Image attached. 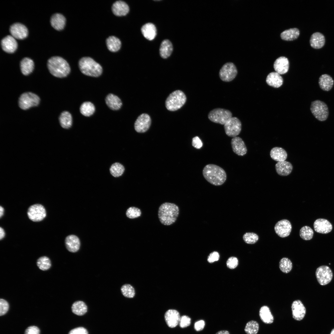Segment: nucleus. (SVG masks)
Wrapping results in <instances>:
<instances>
[{"label": "nucleus", "mask_w": 334, "mask_h": 334, "mask_svg": "<svg viewBox=\"0 0 334 334\" xmlns=\"http://www.w3.org/2000/svg\"><path fill=\"white\" fill-rule=\"evenodd\" d=\"M203 175L206 181L216 186L223 184L227 179V174L221 167L213 164L205 165L202 171Z\"/></svg>", "instance_id": "f257e3e1"}, {"label": "nucleus", "mask_w": 334, "mask_h": 334, "mask_svg": "<svg viewBox=\"0 0 334 334\" xmlns=\"http://www.w3.org/2000/svg\"><path fill=\"white\" fill-rule=\"evenodd\" d=\"M47 67L53 76L59 78L67 77L71 72V68L67 62L59 56H54L49 59Z\"/></svg>", "instance_id": "f03ea898"}, {"label": "nucleus", "mask_w": 334, "mask_h": 334, "mask_svg": "<svg viewBox=\"0 0 334 334\" xmlns=\"http://www.w3.org/2000/svg\"><path fill=\"white\" fill-rule=\"evenodd\" d=\"M179 214V208L175 204L168 202L164 203L159 207L158 216L163 225H169L176 221Z\"/></svg>", "instance_id": "7ed1b4c3"}, {"label": "nucleus", "mask_w": 334, "mask_h": 334, "mask_svg": "<svg viewBox=\"0 0 334 334\" xmlns=\"http://www.w3.org/2000/svg\"><path fill=\"white\" fill-rule=\"evenodd\" d=\"M78 65L81 72L87 76L98 77L102 72L103 69L101 65L89 57L81 58Z\"/></svg>", "instance_id": "20e7f679"}, {"label": "nucleus", "mask_w": 334, "mask_h": 334, "mask_svg": "<svg viewBox=\"0 0 334 334\" xmlns=\"http://www.w3.org/2000/svg\"><path fill=\"white\" fill-rule=\"evenodd\" d=\"M186 97L181 90H175L170 93L165 102L167 109L170 111H175L180 109L186 103Z\"/></svg>", "instance_id": "39448f33"}, {"label": "nucleus", "mask_w": 334, "mask_h": 334, "mask_svg": "<svg viewBox=\"0 0 334 334\" xmlns=\"http://www.w3.org/2000/svg\"><path fill=\"white\" fill-rule=\"evenodd\" d=\"M41 99L36 94L30 92H25L19 97L18 104L21 109L26 110L33 107L37 106L40 104Z\"/></svg>", "instance_id": "423d86ee"}, {"label": "nucleus", "mask_w": 334, "mask_h": 334, "mask_svg": "<svg viewBox=\"0 0 334 334\" xmlns=\"http://www.w3.org/2000/svg\"><path fill=\"white\" fill-rule=\"evenodd\" d=\"M232 117V113L229 110L221 108H216L210 111L208 118L211 122L224 125Z\"/></svg>", "instance_id": "0eeeda50"}, {"label": "nucleus", "mask_w": 334, "mask_h": 334, "mask_svg": "<svg viewBox=\"0 0 334 334\" xmlns=\"http://www.w3.org/2000/svg\"><path fill=\"white\" fill-rule=\"evenodd\" d=\"M310 110L315 118L320 121H324L328 117V107L327 104L323 101L316 100L312 102Z\"/></svg>", "instance_id": "6e6552de"}, {"label": "nucleus", "mask_w": 334, "mask_h": 334, "mask_svg": "<svg viewBox=\"0 0 334 334\" xmlns=\"http://www.w3.org/2000/svg\"><path fill=\"white\" fill-rule=\"evenodd\" d=\"M238 70L235 64L232 62L225 64L220 69L219 75L220 79L225 82L233 80L238 74Z\"/></svg>", "instance_id": "1a4fd4ad"}, {"label": "nucleus", "mask_w": 334, "mask_h": 334, "mask_svg": "<svg viewBox=\"0 0 334 334\" xmlns=\"http://www.w3.org/2000/svg\"><path fill=\"white\" fill-rule=\"evenodd\" d=\"M225 132L228 136L234 137L238 136L242 130V123L236 117H232L224 125Z\"/></svg>", "instance_id": "9d476101"}, {"label": "nucleus", "mask_w": 334, "mask_h": 334, "mask_svg": "<svg viewBox=\"0 0 334 334\" xmlns=\"http://www.w3.org/2000/svg\"><path fill=\"white\" fill-rule=\"evenodd\" d=\"M27 215L29 218L34 222L40 221L43 220L46 215L44 207L40 204L31 206L28 208Z\"/></svg>", "instance_id": "9b49d317"}, {"label": "nucleus", "mask_w": 334, "mask_h": 334, "mask_svg": "<svg viewBox=\"0 0 334 334\" xmlns=\"http://www.w3.org/2000/svg\"><path fill=\"white\" fill-rule=\"evenodd\" d=\"M315 275L318 283L322 285L329 283L333 276L331 269L326 265H322L318 267L316 271Z\"/></svg>", "instance_id": "f8f14e48"}, {"label": "nucleus", "mask_w": 334, "mask_h": 334, "mask_svg": "<svg viewBox=\"0 0 334 334\" xmlns=\"http://www.w3.org/2000/svg\"><path fill=\"white\" fill-rule=\"evenodd\" d=\"M151 122V118L147 114L143 113L137 118L134 124L135 130L139 133H143L149 128Z\"/></svg>", "instance_id": "ddd939ff"}, {"label": "nucleus", "mask_w": 334, "mask_h": 334, "mask_svg": "<svg viewBox=\"0 0 334 334\" xmlns=\"http://www.w3.org/2000/svg\"><path fill=\"white\" fill-rule=\"evenodd\" d=\"M11 35L15 38L18 40H23L27 37L28 30L27 28L24 24L16 23L11 25L9 28Z\"/></svg>", "instance_id": "4468645a"}, {"label": "nucleus", "mask_w": 334, "mask_h": 334, "mask_svg": "<svg viewBox=\"0 0 334 334\" xmlns=\"http://www.w3.org/2000/svg\"><path fill=\"white\" fill-rule=\"evenodd\" d=\"M292 228L291 223L286 219H283L278 221L274 227L276 233L281 238L289 236L291 231Z\"/></svg>", "instance_id": "2eb2a0df"}, {"label": "nucleus", "mask_w": 334, "mask_h": 334, "mask_svg": "<svg viewBox=\"0 0 334 334\" xmlns=\"http://www.w3.org/2000/svg\"><path fill=\"white\" fill-rule=\"evenodd\" d=\"M2 49L5 52L12 54L16 50L18 44L15 39L11 35H7L4 37L1 41Z\"/></svg>", "instance_id": "dca6fc26"}, {"label": "nucleus", "mask_w": 334, "mask_h": 334, "mask_svg": "<svg viewBox=\"0 0 334 334\" xmlns=\"http://www.w3.org/2000/svg\"><path fill=\"white\" fill-rule=\"evenodd\" d=\"M231 144L233 152L239 156H243L246 154L247 150L245 144L239 137L236 136L232 138Z\"/></svg>", "instance_id": "f3484780"}, {"label": "nucleus", "mask_w": 334, "mask_h": 334, "mask_svg": "<svg viewBox=\"0 0 334 334\" xmlns=\"http://www.w3.org/2000/svg\"><path fill=\"white\" fill-rule=\"evenodd\" d=\"M293 318L298 321L302 320L306 313V309L302 302L299 300L294 301L291 306Z\"/></svg>", "instance_id": "a211bd4d"}, {"label": "nucleus", "mask_w": 334, "mask_h": 334, "mask_svg": "<svg viewBox=\"0 0 334 334\" xmlns=\"http://www.w3.org/2000/svg\"><path fill=\"white\" fill-rule=\"evenodd\" d=\"M165 319L167 325L170 328H174L179 324L180 316L179 312L174 309H169L165 313Z\"/></svg>", "instance_id": "6ab92c4d"}, {"label": "nucleus", "mask_w": 334, "mask_h": 334, "mask_svg": "<svg viewBox=\"0 0 334 334\" xmlns=\"http://www.w3.org/2000/svg\"><path fill=\"white\" fill-rule=\"evenodd\" d=\"M315 231L318 233L326 234L330 232L332 229L331 224L327 220L319 218L316 220L314 223Z\"/></svg>", "instance_id": "aec40b11"}, {"label": "nucleus", "mask_w": 334, "mask_h": 334, "mask_svg": "<svg viewBox=\"0 0 334 334\" xmlns=\"http://www.w3.org/2000/svg\"><path fill=\"white\" fill-rule=\"evenodd\" d=\"M273 67L276 72L280 75L284 74L288 72L289 69L288 59L285 57H280L275 60Z\"/></svg>", "instance_id": "412c9836"}, {"label": "nucleus", "mask_w": 334, "mask_h": 334, "mask_svg": "<svg viewBox=\"0 0 334 334\" xmlns=\"http://www.w3.org/2000/svg\"><path fill=\"white\" fill-rule=\"evenodd\" d=\"M112 10L115 15L121 16L126 15L129 12V8L125 2L119 0L116 1L113 4Z\"/></svg>", "instance_id": "4be33fe9"}, {"label": "nucleus", "mask_w": 334, "mask_h": 334, "mask_svg": "<svg viewBox=\"0 0 334 334\" xmlns=\"http://www.w3.org/2000/svg\"><path fill=\"white\" fill-rule=\"evenodd\" d=\"M65 246L67 249L70 252L75 253L79 250L80 243L79 239L77 236L71 235L66 237L65 239Z\"/></svg>", "instance_id": "5701e85b"}, {"label": "nucleus", "mask_w": 334, "mask_h": 334, "mask_svg": "<svg viewBox=\"0 0 334 334\" xmlns=\"http://www.w3.org/2000/svg\"><path fill=\"white\" fill-rule=\"evenodd\" d=\"M277 173L281 176H287L292 172L293 166L292 164L287 161L278 162L275 165Z\"/></svg>", "instance_id": "b1692460"}, {"label": "nucleus", "mask_w": 334, "mask_h": 334, "mask_svg": "<svg viewBox=\"0 0 334 334\" xmlns=\"http://www.w3.org/2000/svg\"><path fill=\"white\" fill-rule=\"evenodd\" d=\"M66 23V19L62 14L56 13L54 14L50 19V23L52 27L57 31L63 29Z\"/></svg>", "instance_id": "393cba45"}, {"label": "nucleus", "mask_w": 334, "mask_h": 334, "mask_svg": "<svg viewBox=\"0 0 334 334\" xmlns=\"http://www.w3.org/2000/svg\"><path fill=\"white\" fill-rule=\"evenodd\" d=\"M19 65L22 74L25 76H28L31 74L34 68L33 61L28 57L23 58L20 62Z\"/></svg>", "instance_id": "a878e982"}, {"label": "nucleus", "mask_w": 334, "mask_h": 334, "mask_svg": "<svg viewBox=\"0 0 334 334\" xmlns=\"http://www.w3.org/2000/svg\"><path fill=\"white\" fill-rule=\"evenodd\" d=\"M105 102L107 106L113 110L119 109L122 105V102L120 98L112 93L107 96L105 98Z\"/></svg>", "instance_id": "bb28decb"}, {"label": "nucleus", "mask_w": 334, "mask_h": 334, "mask_svg": "<svg viewBox=\"0 0 334 334\" xmlns=\"http://www.w3.org/2000/svg\"><path fill=\"white\" fill-rule=\"evenodd\" d=\"M141 31L144 37L150 41L154 39L156 35V28L152 23H147L143 25L141 28Z\"/></svg>", "instance_id": "cd10ccee"}, {"label": "nucleus", "mask_w": 334, "mask_h": 334, "mask_svg": "<svg viewBox=\"0 0 334 334\" xmlns=\"http://www.w3.org/2000/svg\"><path fill=\"white\" fill-rule=\"evenodd\" d=\"M334 81L332 77L327 74L321 75L319 78V84L320 88L325 91H328L332 88Z\"/></svg>", "instance_id": "c85d7f7f"}, {"label": "nucleus", "mask_w": 334, "mask_h": 334, "mask_svg": "<svg viewBox=\"0 0 334 334\" xmlns=\"http://www.w3.org/2000/svg\"><path fill=\"white\" fill-rule=\"evenodd\" d=\"M283 81L281 76L276 72L270 73L266 79L267 84L275 88H278L281 86L283 84Z\"/></svg>", "instance_id": "c756f323"}, {"label": "nucleus", "mask_w": 334, "mask_h": 334, "mask_svg": "<svg viewBox=\"0 0 334 334\" xmlns=\"http://www.w3.org/2000/svg\"><path fill=\"white\" fill-rule=\"evenodd\" d=\"M270 154L273 160L277 162L285 161L288 156L287 152L284 148L277 147L272 148Z\"/></svg>", "instance_id": "7c9ffc66"}, {"label": "nucleus", "mask_w": 334, "mask_h": 334, "mask_svg": "<svg viewBox=\"0 0 334 334\" xmlns=\"http://www.w3.org/2000/svg\"><path fill=\"white\" fill-rule=\"evenodd\" d=\"M310 42V45L312 48L315 49H319L324 46L325 39L324 36L322 33L319 32H316L311 35Z\"/></svg>", "instance_id": "2f4dec72"}, {"label": "nucleus", "mask_w": 334, "mask_h": 334, "mask_svg": "<svg viewBox=\"0 0 334 334\" xmlns=\"http://www.w3.org/2000/svg\"><path fill=\"white\" fill-rule=\"evenodd\" d=\"M58 120L60 126L64 129H69L72 126V116L68 111H64L61 112L59 116Z\"/></svg>", "instance_id": "473e14b6"}, {"label": "nucleus", "mask_w": 334, "mask_h": 334, "mask_svg": "<svg viewBox=\"0 0 334 334\" xmlns=\"http://www.w3.org/2000/svg\"><path fill=\"white\" fill-rule=\"evenodd\" d=\"M173 50V47L171 42L168 40L165 39L161 42L159 49L161 56L163 58L169 57Z\"/></svg>", "instance_id": "72a5a7b5"}, {"label": "nucleus", "mask_w": 334, "mask_h": 334, "mask_svg": "<svg viewBox=\"0 0 334 334\" xmlns=\"http://www.w3.org/2000/svg\"><path fill=\"white\" fill-rule=\"evenodd\" d=\"M259 315L262 321L266 324H271L274 321V317L269 307L263 306L260 308Z\"/></svg>", "instance_id": "f704fd0d"}, {"label": "nucleus", "mask_w": 334, "mask_h": 334, "mask_svg": "<svg viewBox=\"0 0 334 334\" xmlns=\"http://www.w3.org/2000/svg\"><path fill=\"white\" fill-rule=\"evenodd\" d=\"M106 44L108 49L112 52H116L121 48V43L120 40L114 36H110L106 40Z\"/></svg>", "instance_id": "c9c22d12"}, {"label": "nucleus", "mask_w": 334, "mask_h": 334, "mask_svg": "<svg viewBox=\"0 0 334 334\" xmlns=\"http://www.w3.org/2000/svg\"><path fill=\"white\" fill-rule=\"evenodd\" d=\"M300 34L299 29L294 28L287 29L280 34L281 38L286 41H293L297 39Z\"/></svg>", "instance_id": "e433bc0d"}, {"label": "nucleus", "mask_w": 334, "mask_h": 334, "mask_svg": "<svg viewBox=\"0 0 334 334\" xmlns=\"http://www.w3.org/2000/svg\"><path fill=\"white\" fill-rule=\"evenodd\" d=\"M72 312L79 316L84 315L87 310V306L83 301H78L74 302L71 307Z\"/></svg>", "instance_id": "4c0bfd02"}, {"label": "nucleus", "mask_w": 334, "mask_h": 334, "mask_svg": "<svg viewBox=\"0 0 334 334\" xmlns=\"http://www.w3.org/2000/svg\"><path fill=\"white\" fill-rule=\"evenodd\" d=\"M95 110L94 105L90 102L86 101L83 103L80 107V111L84 116L89 117L92 115Z\"/></svg>", "instance_id": "58836bf2"}, {"label": "nucleus", "mask_w": 334, "mask_h": 334, "mask_svg": "<svg viewBox=\"0 0 334 334\" xmlns=\"http://www.w3.org/2000/svg\"><path fill=\"white\" fill-rule=\"evenodd\" d=\"M125 170L124 166L118 162L113 164L109 169L110 173L114 177H118L121 176Z\"/></svg>", "instance_id": "ea45409f"}, {"label": "nucleus", "mask_w": 334, "mask_h": 334, "mask_svg": "<svg viewBox=\"0 0 334 334\" xmlns=\"http://www.w3.org/2000/svg\"><path fill=\"white\" fill-rule=\"evenodd\" d=\"M279 268L282 272L285 273H288L292 269V262L288 258H283L280 261Z\"/></svg>", "instance_id": "a19ab883"}, {"label": "nucleus", "mask_w": 334, "mask_h": 334, "mask_svg": "<svg viewBox=\"0 0 334 334\" xmlns=\"http://www.w3.org/2000/svg\"><path fill=\"white\" fill-rule=\"evenodd\" d=\"M259 329V325L256 321L251 320L246 324L244 331L246 334H257Z\"/></svg>", "instance_id": "79ce46f5"}, {"label": "nucleus", "mask_w": 334, "mask_h": 334, "mask_svg": "<svg viewBox=\"0 0 334 334\" xmlns=\"http://www.w3.org/2000/svg\"><path fill=\"white\" fill-rule=\"evenodd\" d=\"M314 232L312 229L307 226L302 227L300 229L299 234L301 238L305 240L311 239L313 237Z\"/></svg>", "instance_id": "37998d69"}, {"label": "nucleus", "mask_w": 334, "mask_h": 334, "mask_svg": "<svg viewBox=\"0 0 334 334\" xmlns=\"http://www.w3.org/2000/svg\"><path fill=\"white\" fill-rule=\"evenodd\" d=\"M37 265L41 270L46 271L51 267V263L49 258L43 256L40 257L37 259Z\"/></svg>", "instance_id": "c03bdc74"}, {"label": "nucleus", "mask_w": 334, "mask_h": 334, "mask_svg": "<svg viewBox=\"0 0 334 334\" xmlns=\"http://www.w3.org/2000/svg\"><path fill=\"white\" fill-rule=\"evenodd\" d=\"M121 290L122 295L126 298H132L135 295V290L133 287L130 284L123 285L121 287Z\"/></svg>", "instance_id": "a18cd8bd"}, {"label": "nucleus", "mask_w": 334, "mask_h": 334, "mask_svg": "<svg viewBox=\"0 0 334 334\" xmlns=\"http://www.w3.org/2000/svg\"><path fill=\"white\" fill-rule=\"evenodd\" d=\"M259 239L258 235L253 232H246L243 236L244 242L248 244H254L257 242Z\"/></svg>", "instance_id": "49530a36"}, {"label": "nucleus", "mask_w": 334, "mask_h": 334, "mask_svg": "<svg viewBox=\"0 0 334 334\" xmlns=\"http://www.w3.org/2000/svg\"><path fill=\"white\" fill-rule=\"evenodd\" d=\"M141 214L140 210L134 207L129 208L126 210V216L130 219H134L139 217Z\"/></svg>", "instance_id": "de8ad7c7"}, {"label": "nucleus", "mask_w": 334, "mask_h": 334, "mask_svg": "<svg viewBox=\"0 0 334 334\" xmlns=\"http://www.w3.org/2000/svg\"><path fill=\"white\" fill-rule=\"evenodd\" d=\"M191 323V319L186 315L180 317L179 324L182 328H184L189 326Z\"/></svg>", "instance_id": "09e8293b"}, {"label": "nucleus", "mask_w": 334, "mask_h": 334, "mask_svg": "<svg viewBox=\"0 0 334 334\" xmlns=\"http://www.w3.org/2000/svg\"><path fill=\"white\" fill-rule=\"evenodd\" d=\"M9 305L8 302L5 300L1 299L0 300V315L2 316L5 314L8 311Z\"/></svg>", "instance_id": "8fccbe9b"}, {"label": "nucleus", "mask_w": 334, "mask_h": 334, "mask_svg": "<svg viewBox=\"0 0 334 334\" xmlns=\"http://www.w3.org/2000/svg\"><path fill=\"white\" fill-rule=\"evenodd\" d=\"M238 259L234 257H229L226 262L227 267L230 269L235 268L238 265Z\"/></svg>", "instance_id": "3c124183"}, {"label": "nucleus", "mask_w": 334, "mask_h": 334, "mask_svg": "<svg viewBox=\"0 0 334 334\" xmlns=\"http://www.w3.org/2000/svg\"><path fill=\"white\" fill-rule=\"evenodd\" d=\"M192 145L195 148L199 149L202 147L203 143L200 138L196 136L192 138Z\"/></svg>", "instance_id": "603ef678"}, {"label": "nucleus", "mask_w": 334, "mask_h": 334, "mask_svg": "<svg viewBox=\"0 0 334 334\" xmlns=\"http://www.w3.org/2000/svg\"><path fill=\"white\" fill-rule=\"evenodd\" d=\"M220 257L219 254L217 251H213L211 253L208 257V261L209 263H212L217 261Z\"/></svg>", "instance_id": "864d4df0"}, {"label": "nucleus", "mask_w": 334, "mask_h": 334, "mask_svg": "<svg viewBox=\"0 0 334 334\" xmlns=\"http://www.w3.org/2000/svg\"><path fill=\"white\" fill-rule=\"evenodd\" d=\"M68 334H88V333L85 328L80 327L72 329Z\"/></svg>", "instance_id": "5fc2aeb1"}, {"label": "nucleus", "mask_w": 334, "mask_h": 334, "mask_svg": "<svg viewBox=\"0 0 334 334\" xmlns=\"http://www.w3.org/2000/svg\"><path fill=\"white\" fill-rule=\"evenodd\" d=\"M40 330L37 327L31 326L28 327L25 330V334H40Z\"/></svg>", "instance_id": "6e6d98bb"}, {"label": "nucleus", "mask_w": 334, "mask_h": 334, "mask_svg": "<svg viewBox=\"0 0 334 334\" xmlns=\"http://www.w3.org/2000/svg\"><path fill=\"white\" fill-rule=\"evenodd\" d=\"M205 326V322L203 320H200L196 322L194 324V328L197 331L202 330Z\"/></svg>", "instance_id": "4d7b16f0"}, {"label": "nucleus", "mask_w": 334, "mask_h": 334, "mask_svg": "<svg viewBox=\"0 0 334 334\" xmlns=\"http://www.w3.org/2000/svg\"><path fill=\"white\" fill-rule=\"evenodd\" d=\"M5 232L4 229L1 227L0 228V239L2 240L5 236Z\"/></svg>", "instance_id": "13d9d810"}, {"label": "nucleus", "mask_w": 334, "mask_h": 334, "mask_svg": "<svg viewBox=\"0 0 334 334\" xmlns=\"http://www.w3.org/2000/svg\"><path fill=\"white\" fill-rule=\"evenodd\" d=\"M215 334H230L229 332L226 330L220 331L217 332Z\"/></svg>", "instance_id": "bf43d9fd"}, {"label": "nucleus", "mask_w": 334, "mask_h": 334, "mask_svg": "<svg viewBox=\"0 0 334 334\" xmlns=\"http://www.w3.org/2000/svg\"><path fill=\"white\" fill-rule=\"evenodd\" d=\"M4 209L1 206H0V217H1L3 216L4 213Z\"/></svg>", "instance_id": "052dcab7"}, {"label": "nucleus", "mask_w": 334, "mask_h": 334, "mask_svg": "<svg viewBox=\"0 0 334 334\" xmlns=\"http://www.w3.org/2000/svg\"><path fill=\"white\" fill-rule=\"evenodd\" d=\"M330 334H334V328L331 331Z\"/></svg>", "instance_id": "680f3d73"}]
</instances>
